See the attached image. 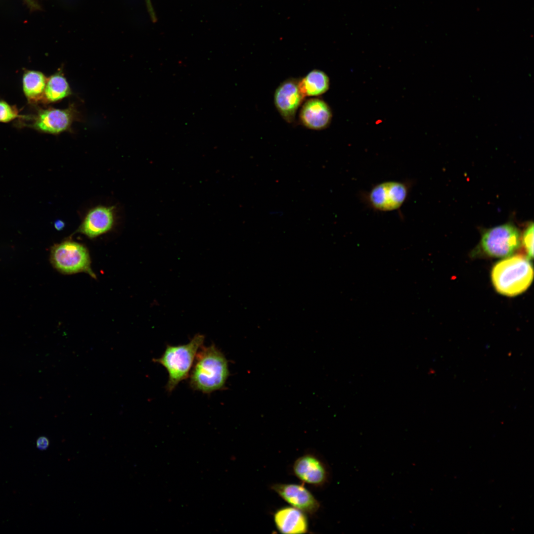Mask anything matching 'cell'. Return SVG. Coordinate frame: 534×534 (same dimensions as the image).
<instances>
[{
	"label": "cell",
	"instance_id": "1",
	"mask_svg": "<svg viewBox=\"0 0 534 534\" xmlns=\"http://www.w3.org/2000/svg\"><path fill=\"white\" fill-rule=\"evenodd\" d=\"M190 374V385L195 391L204 394L225 388L229 375L228 361L215 344L203 345L198 351Z\"/></svg>",
	"mask_w": 534,
	"mask_h": 534
},
{
	"label": "cell",
	"instance_id": "2",
	"mask_svg": "<svg viewBox=\"0 0 534 534\" xmlns=\"http://www.w3.org/2000/svg\"><path fill=\"white\" fill-rule=\"evenodd\" d=\"M534 277L533 267L529 260L522 255L508 257L493 266L491 278L495 290L509 297L525 291Z\"/></svg>",
	"mask_w": 534,
	"mask_h": 534
},
{
	"label": "cell",
	"instance_id": "3",
	"mask_svg": "<svg viewBox=\"0 0 534 534\" xmlns=\"http://www.w3.org/2000/svg\"><path fill=\"white\" fill-rule=\"evenodd\" d=\"M204 339V335L197 334L186 344L168 345L161 357L153 359L154 362L164 366L168 373L169 378L166 386L168 392H172L181 381L188 377L196 355L203 345Z\"/></svg>",
	"mask_w": 534,
	"mask_h": 534
},
{
	"label": "cell",
	"instance_id": "4",
	"mask_svg": "<svg viewBox=\"0 0 534 534\" xmlns=\"http://www.w3.org/2000/svg\"><path fill=\"white\" fill-rule=\"evenodd\" d=\"M50 260L53 267L62 273L71 274L84 272L96 278L91 267L88 249L83 244L71 238L51 247Z\"/></svg>",
	"mask_w": 534,
	"mask_h": 534
},
{
	"label": "cell",
	"instance_id": "5",
	"mask_svg": "<svg viewBox=\"0 0 534 534\" xmlns=\"http://www.w3.org/2000/svg\"><path fill=\"white\" fill-rule=\"evenodd\" d=\"M410 189L407 182L389 180L374 185L366 194L368 206L377 211L387 212L399 209L406 200Z\"/></svg>",
	"mask_w": 534,
	"mask_h": 534
},
{
	"label": "cell",
	"instance_id": "6",
	"mask_svg": "<svg viewBox=\"0 0 534 534\" xmlns=\"http://www.w3.org/2000/svg\"><path fill=\"white\" fill-rule=\"evenodd\" d=\"M521 236L519 230L510 223L496 226L487 230L483 235L481 245L490 256L507 258L519 248Z\"/></svg>",
	"mask_w": 534,
	"mask_h": 534
},
{
	"label": "cell",
	"instance_id": "7",
	"mask_svg": "<svg viewBox=\"0 0 534 534\" xmlns=\"http://www.w3.org/2000/svg\"><path fill=\"white\" fill-rule=\"evenodd\" d=\"M305 98L299 86V80L294 78L282 82L275 90L273 97L278 112L289 123L294 121L296 112Z\"/></svg>",
	"mask_w": 534,
	"mask_h": 534
},
{
	"label": "cell",
	"instance_id": "8",
	"mask_svg": "<svg viewBox=\"0 0 534 534\" xmlns=\"http://www.w3.org/2000/svg\"><path fill=\"white\" fill-rule=\"evenodd\" d=\"M114 207L98 206L90 209L77 229L88 237L92 239L109 231L115 223Z\"/></svg>",
	"mask_w": 534,
	"mask_h": 534
},
{
	"label": "cell",
	"instance_id": "9",
	"mask_svg": "<svg viewBox=\"0 0 534 534\" xmlns=\"http://www.w3.org/2000/svg\"><path fill=\"white\" fill-rule=\"evenodd\" d=\"M271 489L286 502L305 513L312 514L320 507L319 502L303 486L294 484H275Z\"/></svg>",
	"mask_w": 534,
	"mask_h": 534
},
{
	"label": "cell",
	"instance_id": "10",
	"mask_svg": "<svg viewBox=\"0 0 534 534\" xmlns=\"http://www.w3.org/2000/svg\"><path fill=\"white\" fill-rule=\"evenodd\" d=\"M293 470L301 481L313 486H321L328 481L327 467L319 457L312 453L297 458L293 464Z\"/></svg>",
	"mask_w": 534,
	"mask_h": 534
},
{
	"label": "cell",
	"instance_id": "11",
	"mask_svg": "<svg viewBox=\"0 0 534 534\" xmlns=\"http://www.w3.org/2000/svg\"><path fill=\"white\" fill-rule=\"evenodd\" d=\"M77 115L73 105L64 109L49 108L39 113L34 126L43 132L58 134L69 130Z\"/></svg>",
	"mask_w": 534,
	"mask_h": 534
},
{
	"label": "cell",
	"instance_id": "12",
	"mask_svg": "<svg viewBox=\"0 0 534 534\" xmlns=\"http://www.w3.org/2000/svg\"><path fill=\"white\" fill-rule=\"evenodd\" d=\"M301 123L312 130H322L331 123L332 113L328 105L323 100L312 98L301 105L299 115Z\"/></svg>",
	"mask_w": 534,
	"mask_h": 534
},
{
	"label": "cell",
	"instance_id": "13",
	"mask_svg": "<svg viewBox=\"0 0 534 534\" xmlns=\"http://www.w3.org/2000/svg\"><path fill=\"white\" fill-rule=\"evenodd\" d=\"M277 529L282 534H305L308 531V521L303 511L294 507H283L274 514Z\"/></svg>",
	"mask_w": 534,
	"mask_h": 534
},
{
	"label": "cell",
	"instance_id": "14",
	"mask_svg": "<svg viewBox=\"0 0 534 534\" xmlns=\"http://www.w3.org/2000/svg\"><path fill=\"white\" fill-rule=\"evenodd\" d=\"M299 86L305 97L317 96L328 90L329 88V79L323 71L314 69L299 80Z\"/></svg>",
	"mask_w": 534,
	"mask_h": 534
},
{
	"label": "cell",
	"instance_id": "15",
	"mask_svg": "<svg viewBox=\"0 0 534 534\" xmlns=\"http://www.w3.org/2000/svg\"><path fill=\"white\" fill-rule=\"evenodd\" d=\"M44 94L48 101L55 102L70 95L71 90L65 78L56 74L47 80Z\"/></svg>",
	"mask_w": 534,
	"mask_h": 534
},
{
	"label": "cell",
	"instance_id": "16",
	"mask_svg": "<svg viewBox=\"0 0 534 534\" xmlns=\"http://www.w3.org/2000/svg\"><path fill=\"white\" fill-rule=\"evenodd\" d=\"M47 80L41 72L28 71L23 78V90L26 96L30 99L41 97L44 92Z\"/></svg>",
	"mask_w": 534,
	"mask_h": 534
},
{
	"label": "cell",
	"instance_id": "17",
	"mask_svg": "<svg viewBox=\"0 0 534 534\" xmlns=\"http://www.w3.org/2000/svg\"><path fill=\"white\" fill-rule=\"evenodd\" d=\"M523 244L529 259L533 258L534 224L531 223L525 230L523 236Z\"/></svg>",
	"mask_w": 534,
	"mask_h": 534
},
{
	"label": "cell",
	"instance_id": "18",
	"mask_svg": "<svg viewBox=\"0 0 534 534\" xmlns=\"http://www.w3.org/2000/svg\"><path fill=\"white\" fill-rule=\"evenodd\" d=\"M18 116L17 111L3 101H0V122H8Z\"/></svg>",
	"mask_w": 534,
	"mask_h": 534
},
{
	"label": "cell",
	"instance_id": "19",
	"mask_svg": "<svg viewBox=\"0 0 534 534\" xmlns=\"http://www.w3.org/2000/svg\"><path fill=\"white\" fill-rule=\"evenodd\" d=\"M49 445V441L48 439L44 436L39 437L36 442L37 448L41 450L46 449L48 448Z\"/></svg>",
	"mask_w": 534,
	"mask_h": 534
},
{
	"label": "cell",
	"instance_id": "20",
	"mask_svg": "<svg viewBox=\"0 0 534 534\" xmlns=\"http://www.w3.org/2000/svg\"><path fill=\"white\" fill-rule=\"evenodd\" d=\"M146 8L149 13L151 19L152 21L155 22L156 20V16L155 13V11L153 9L152 4L151 0H145Z\"/></svg>",
	"mask_w": 534,
	"mask_h": 534
},
{
	"label": "cell",
	"instance_id": "21",
	"mask_svg": "<svg viewBox=\"0 0 534 534\" xmlns=\"http://www.w3.org/2000/svg\"><path fill=\"white\" fill-rule=\"evenodd\" d=\"M28 7L32 10H40L41 6L35 0H24Z\"/></svg>",
	"mask_w": 534,
	"mask_h": 534
},
{
	"label": "cell",
	"instance_id": "22",
	"mask_svg": "<svg viewBox=\"0 0 534 534\" xmlns=\"http://www.w3.org/2000/svg\"><path fill=\"white\" fill-rule=\"evenodd\" d=\"M54 225L56 229H60L63 227V224L61 222H56Z\"/></svg>",
	"mask_w": 534,
	"mask_h": 534
}]
</instances>
